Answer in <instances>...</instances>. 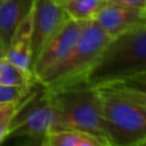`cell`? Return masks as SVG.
Returning a JSON list of instances; mask_svg holds the SVG:
<instances>
[{
  "label": "cell",
  "mask_w": 146,
  "mask_h": 146,
  "mask_svg": "<svg viewBox=\"0 0 146 146\" xmlns=\"http://www.w3.org/2000/svg\"><path fill=\"white\" fill-rule=\"evenodd\" d=\"M97 90L108 145L143 146L146 141V110L107 88L97 87Z\"/></svg>",
  "instance_id": "cell-4"
},
{
  "label": "cell",
  "mask_w": 146,
  "mask_h": 146,
  "mask_svg": "<svg viewBox=\"0 0 146 146\" xmlns=\"http://www.w3.org/2000/svg\"><path fill=\"white\" fill-rule=\"evenodd\" d=\"M55 123V111L51 92L43 84L35 81L21 100L10 122L7 139H25L30 144L42 143L43 137Z\"/></svg>",
  "instance_id": "cell-5"
},
{
  "label": "cell",
  "mask_w": 146,
  "mask_h": 146,
  "mask_svg": "<svg viewBox=\"0 0 146 146\" xmlns=\"http://www.w3.org/2000/svg\"><path fill=\"white\" fill-rule=\"evenodd\" d=\"M146 72V24L112 38L81 84L103 87Z\"/></svg>",
  "instance_id": "cell-1"
},
{
  "label": "cell",
  "mask_w": 146,
  "mask_h": 146,
  "mask_svg": "<svg viewBox=\"0 0 146 146\" xmlns=\"http://www.w3.org/2000/svg\"><path fill=\"white\" fill-rule=\"evenodd\" d=\"M41 145L42 146H108L104 139L73 129L50 130L43 137Z\"/></svg>",
  "instance_id": "cell-11"
},
{
  "label": "cell",
  "mask_w": 146,
  "mask_h": 146,
  "mask_svg": "<svg viewBox=\"0 0 146 146\" xmlns=\"http://www.w3.org/2000/svg\"><path fill=\"white\" fill-rule=\"evenodd\" d=\"M3 56V49H2V46H1V41H0V57Z\"/></svg>",
  "instance_id": "cell-20"
},
{
  "label": "cell",
  "mask_w": 146,
  "mask_h": 146,
  "mask_svg": "<svg viewBox=\"0 0 146 146\" xmlns=\"http://www.w3.org/2000/svg\"><path fill=\"white\" fill-rule=\"evenodd\" d=\"M55 1H56L57 3H59V5H64V3H65V2H67L68 0H55Z\"/></svg>",
  "instance_id": "cell-19"
},
{
  "label": "cell",
  "mask_w": 146,
  "mask_h": 146,
  "mask_svg": "<svg viewBox=\"0 0 146 146\" xmlns=\"http://www.w3.org/2000/svg\"><path fill=\"white\" fill-rule=\"evenodd\" d=\"M32 17V65L46 43L70 18L64 7L55 0H34Z\"/></svg>",
  "instance_id": "cell-7"
},
{
  "label": "cell",
  "mask_w": 146,
  "mask_h": 146,
  "mask_svg": "<svg viewBox=\"0 0 146 146\" xmlns=\"http://www.w3.org/2000/svg\"><path fill=\"white\" fill-rule=\"evenodd\" d=\"M35 82V81H34ZM29 86H7L0 84V103L7 102H19L30 91L33 83Z\"/></svg>",
  "instance_id": "cell-15"
},
{
  "label": "cell",
  "mask_w": 146,
  "mask_h": 146,
  "mask_svg": "<svg viewBox=\"0 0 146 146\" xmlns=\"http://www.w3.org/2000/svg\"><path fill=\"white\" fill-rule=\"evenodd\" d=\"M107 0H68L62 5L68 17L75 21L94 19Z\"/></svg>",
  "instance_id": "cell-12"
},
{
  "label": "cell",
  "mask_w": 146,
  "mask_h": 146,
  "mask_svg": "<svg viewBox=\"0 0 146 146\" xmlns=\"http://www.w3.org/2000/svg\"><path fill=\"white\" fill-rule=\"evenodd\" d=\"M94 21L110 38H115L131 29L145 25L146 9L115 5L107 1L95 16Z\"/></svg>",
  "instance_id": "cell-8"
},
{
  "label": "cell",
  "mask_w": 146,
  "mask_h": 146,
  "mask_svg": "<svg viewBox=\"0 0 146 146\" xmlns=\"http://www.w3.org/2000/svg\"><path fill=\"white\" fill-rule=\"evenodd\" d=\"M34 81L31 73L22 70L5 56L0 57V84L29 86Z\"/></svg>",
  "instance_id": "cell-13"
},
{
  "label": "cell",
  "mask_w": 146,
  "mask_h": 146,
  "mask_svg": "<svg viewBox=\"0 0 146 146\" xmlns=\"http://www.w3.org/2000/svg\"><path fill=\"white\" fill-rule=\"evenodd\" d=\"M111 39L94 19L86 21L78 41L67 56L38 82L50 91L81 84Z\"/></svg>",
  "instance_id": "cell-3"
},
{
  "label": "cell",
  "mask_w": 146,
  "mask_h": 146,
  "mask_svg": "<svg viewBox=\"0 0 146 146\" xmlns=\"http://www.w3.org/2000/svg\"><path fill=\"white\" fill-rule=\"evenodd\" d=\"M143 146H146V141H145V143H144V144H143Z\"/></svg>",
  "instance_id": "cell-21"
},
{
  "label": "cell",
  "mask_w": 146,
  "mask_h": 146,
  "mask_svg": "<svg viewBox=\"0 0 146 146\" xmlns=\"http://www.w3.org/2000/svg\"><path fill=\"white\" fill-rule=\"evenodd\" d=\"M32 17L31 13L21 22L11 35L5 57L32 74Z\"/></svg>",
  "instance_id": "cell-9"
},
{
  "label": "cell",
  "mask_w": 146,
  "mask_h": 146,
  "mask_svg": "<svg viewBox=\"0 0 146 146\" xmlns=\"http://www.w3.org/2000/svg\"><path fill=\"white\" fill-rule=\"evenodd\" d=\"M107 1L112 2V3H115V5L146 9V0H107Z\"/></svg>",
  "instance_id": "cell-18"
},
{
  "label": "cell",
  "mask_w": 146,
  "mask_h": 146,
  "mask_svg": "<svg viewBox=\"0 0 146 146\" xmlns=\"http://www.w3.org/2000/svg\"><path fill=\"white\" fill-rule=\"evenodd\" d=\"M86 21L68 18L56 34L46 43L32 65V75L35 81L62 62L78 41Z\"/></svg>",
  "instance_id": "cell-6"
},
{
  "label": "cell",
  "mask_w": 146,
  "mask_h": 146,
  "mask_svg": "<svg viewBox=\"0 0 146 146\" xmlns=\"http://www.w3.org/2000/svg\"><path fill=\"white\" fill-rule=\"evenodd\" d=\"M50 92L55 111V123L51 130L83 131L104 139L108 145L97 88L76 84Z\"/></svg>",
  "instance_id": "cell-2"
},
{
  "label": "cell",
  "mask_w": 146,
  "mask_h": 146,
  "mask_svg": "<svg viewBox=\"0 0 146 146\" xmlns=\"http://www.w3.org/2000/svg\"><path fill=\"white\" fill-rule=\"evenodd\" d=\"M103 87H117V88H128V89H133V90H139L146 92V72L136 74L129 79L114 82L107 86Z\"/></svg>",
  "instance_id": "cell-17"
},
{
  "label": "cell",
  "mask_w": 146,
  "mask_h": 146,
  "mask_svg": "<svg viewBox=\"0 0 146 146\" xmlns=\"http://www.w3.org/2000/svg\"><path fill=\"white\" fill-rule=\"evenodd\" d=\"M103 88H107L112 91H114L115 94L122 96L123 98L137 104L138 106L143 107L144 110H146V92L144 91H139V90H133V89H128V88H117V87H103Z\"/></svg>",
  "instance_id": "cell-16"
},
{
  "label": "cell",
  "mask_w": 146,
  "mask_h": 146,
  "mask_svg": "<svg viewBox=\"0 0 146 146\" xmlns=\"http://www.w3.org/2000/svg\"><path fill=\"white\" fill-rule=\"evenodd\" d=\"M3 1H5V0H0V3H1V2H3Z\"/></svg>",
  "instance_id": "cell-22"
},
{
  "label": "cell",
  "mask_w": 146,
  "mask_h": 146,
  "mask_svg": "<svg viewBox=\"0 0 146 146\" xmlns=\"http://www.w3.org/2000/svg\"><path fill=\"white\" fill-rule=\"evenodd\" d=\"M34 0H5L0 3V41L5 51L13 33L31 13Z\"/></svg>",
  "instance_id": "cell-10"
},
{
  "label": "cell",
  "mask_w": 146,
  "mask_h": 146,
  "mask_svg": "<svg viewBox=\"0 0 146 146\" xmlns=\"http://www.w3.org/2000/svg\"><path fill=\"white\" fill-rule=\"evenodd\" d=\"M19 102H7V103H0V144H2L9 131L10 122L18 108Z\"/></svg>",
  "instance_id": "cell-14"
}]
</instances>
